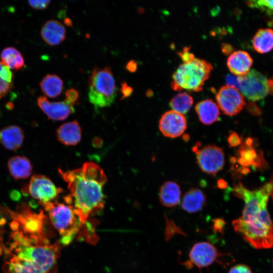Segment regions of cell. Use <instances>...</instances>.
Segmentation results:
<instances>
[{
	"mask_svg": "<svg viewBox=\"0 0 273 273\" xmlns=\"http://www.w3.org/2000/svg\"><path fill=\"white\" fill-rule=\"evenodd\" d=\"M252 63L251 57L244 51L234 52L227 60V66L230 71L235 75L238 76L247 74Z\"/></svg>",
	"mask_w": 273,
	"mask_h": 273,
	"instance_id": "cell-16",
	"label": "cell"
},
{
	"mask_svg": "<svg viewBox=\"0 0 273 273\" xmlns=\"http://www.w3.org/2000/svg\"><path fill=\"white\" fill-rule=\"evenodd\" d=\"M16 255L29 259L35 263L43 273H54L57 270V260L60 254V244L50 242L23 245H12Z\"/></svg>",
	"mask_w": 273,
	"mask_h": 273,
	"instance_id": "cell-6",
	"label": "cell"
},
{
	"mask_svg": "<svg viewBox=\"0 0 273 273\" xmlns=\"http://www.w3.org/2000/svg\"><path fill=\"white\" fill-rule=\"evenodd\" d=\"M272 199H273V192L272 193Z\"/></svg>",
	"mask_w": 273,
	"mask_h": 273,
	"instance_id": "cell-44",
	"label": "cell"
},
{
	"mask_svg": "<svg viewBox=\"0 0 273 273\" xmlns=\"http://www.w3.org/2000/svg\"><path fill=\"white\" fill-rule=\"evenodd\" d=\"M9 273H43L32 261L14 256L8 263Z\"/></svg>",
	"mask_w": 273,
	"mask_h": 273,
	"instance_id": "cell-25",
	"label": "cell"
},
{
	"mask_svg": "<svg viewBox=\"0 0 273 273\" xmlns=\"http://www.w3.org/2000/svg\"><path fill=\"white\" fill-rule=\"evenodd\" d=\"M213 69L210 63L197 58L184 62L173 74L171 86L177 91L199 92Z\"/></svg>",
	"mask_w": 273,
	"mask_h": 273,
	"instance_id": "cell-3",
	"label": "cell"
},
{
	"mask_svg": "<svg viewBox=\"0 0 273 273\" xmlns=\"http://www.w3.org/2000/svg\"><path fill=\"white\" fill-rule=\"evenodd\" d=\"M40 86L46 96L55 98L61 94L63 82L57 75L49 74L42 78L40 82Z\"/></svg>",
	"mask_w": 273,
	"mask_h": 273,
	"instance_id": "cell-24",
	"label": "cell"
},
{
	"mask_svg": "<svg viewBox=\"0 0 273 273\" xmlns=\"http://www.w3.org/2000/svg\"><path fill=\"white\" fill-rule=\"evenodd\" d=\"M239 81L240 92L251 101L262 100L268 94V79L255 70L239 76Z\"/></svg>",
	"mask_w": 273,
	"mask_h": 273,
	"instance_id": "cell-8",
	"label": "cell"
},
{
	"mask_svg": "<svg viewBox=\"0 0 273 273\" xmlns=\"http://www.w3.org/2000/svg\"><path fill=\"white\" fill-rule=\"evenodd\" d=\"M268 94L273 95V78L268 79Z\"/></svg>",
	"mask_w": 273,
	"mask_h": 273,
	"instance_id": "cell-40",
	"label": "cell"
},
{
	"mask_svg": "<svg viewBox=\"0 0 273 273\" xmlns=\"http://www.w3.org/2000/svg\"><path fill=\"white\" fill-rule=\"evenodd\" d=\"M66 25H67V26H71L72 25V21L71 19H70L69 18H66L65 20V21H64Z\"/></svg>",
	"mask_w": 273,
	"mask_h": 273,
	"instance_id": "cell-43",
	"label": "cell"
},
{
	"mask_svg": "<svg viewBox=\"0 0 273 273\" xmlns=\"http://www.w3.org/2000/svg\"><path fill=\"white\" fill-rule=\"evenodd\" d=\"M11 198L14 200H18L20 198L19 193L16 192H12L11 195Z\"/></svg>",
	"mask_w": 273,
	"mask_h": 273,
	"instance_id": "cell-41",
	"label": "cell"
},
{
	"mask_svg": "<svg viewBox=\"0 0 273 273\" xmlns=\"http://www.w3.org/2000/svg\"><path fill=\"white\" fill-rule=\"evenodd\" d=\"M125 69L131 73L135 72L138 69L137 62L133 60L129 61L126 64Z\"/></svg>",
	"mask_w": 273,
	"mask_h": 273,
	"instance_id": "cell-38",
	"label": "cell"
},
{
	"mask_svg": "<svg viewBox=\"0 0 273 273\" xmlns=\"http://www.w3.org/2000/svg\"><path fill=\"white\" fill-rule=\"evenodd\" d=\"M190 48L185 47L178 55L184 62L188 61L195 58L194 55L189 52Z\"/></svg>",
	"mask_w": 273,
	"mask_h": 273,
	"instance_id": "cell-37",
	"label": "cell"
},
{
	"mask_svg": "<svg viewBox=\"0 0 273 273\" xmlns=\"http://www.w3.org/2000/svg\"><path fill=\"white\" fill-rule=\"evenodd\" d=\"M225 255L221 253L213 245L207 242L197 243L191 248L189 259L184 262L187 267H197L201 269L208 268L214 262L222 264V257Z\"/></svg>",
	"mask_w": 273,
	"mask_h": 273,
	"instance_id": "cell-7",
	"label": "cell"
},
{
	"mask_svg": "<svg viewBox=\"0 0 273 273\" xmlns=\"http://www.w3.org/2000/svg\"><path fill=\"white\" fill-rule=\"evenodd\" d=\"M133 92V88L129 85L126 82H122L121 84L120 93L122 94L120 100L129 97Z\"/></svg>",
	"mask_w": 273,
	"mask_h": 273,
	"instance_id": "cell-34",
	"label": "cell"
},
{
	"mask_svg": "<svg viewBox=\"0 0 273 273\" xmlns=\"http://www.w3.org/2000/svg\"><path fill=\"white\" fill-rule=\"evenodd\" d=\"M23 191L38 200L42 205L53 202L63 191L56 187L49 177L41 174L32 175L26 189Z\"/></svg>",
	"mask_w": 273,
	"mask_h": 273,
	"instance_id": "cell-9",
	"label": "cell"
},
{
	"mask_svg": "<svg viewBox=\"0 0 273 273\" xmlns=\"http://www.w3.org/2000/svg\"><path fill=\"white\" fill-rule=\"evenodd\" d=\"M1 58L2 62L10 69L20 70L24 66V60L21 53L14 47L4 49Z\"/></svg>",
	"mask_w": 273,
	"mask_h": 273,
	"instance_id": "cell-26",
	"label": "cell"
},
{
	"mask_svg": "<svg viewBox=\"0 0 273 273\" xmlns=\"http://www.w3.org/2000/svg\"><path fill=\"white\" fill-rule=\"evenodd\" d=\"M159 128L164 136L176 138L182 134L186 130L187 121L183 114L170 110L162 116L159 121Z\"/></svg>",
	"mask_w": 273,
	"mask_h": 273,
	"instance_id": "cell-13",
	"label": "cell"
},
{
	"mask_svg": "<svg viewBox=\"0 0 273 273\" xmlns=\"http://www.w3.org/2000/svg\"><path fill=\"white\" fill-rule=\"evenodd\" d=\"M216 99L223 114L233 116L239 113L246 105L243 95L238 89L224 85L218 91Z\"/></svg>",
	"mask_w": 273,
	"mask_h": 273,
	"instance_id": "cell-12",
	"label": "cell"
},
{
	"mask_svg": "<svg viewBox=\"0 0 273 273\" xmlns=\"http://www.w3.org/2000/svg\"><path fill=\"white\" fill-rule=\"evenodd\" d=\"M228 143L232 147L238 146L241 143V138L239 135L235 132L231 131L228 139Z\"/></svg>",
	"mask_w": 273,
	"mask_h": 273,
	"instance_id": "cell-36",
	"label": "cell"
},
{
	"mask_svg": "<svg viewBox=\"0 0 273 273\" xmlns=\"http://www.w3.org/2000/svg\"><path fill=\"white\" fill-rule=\"evenodd\" d=\"M79 96V94L77 89L74 88L69 89L65 93L66 98L64 101L70 106L73 107L77 103Z\"/></svg>",
	"mask_w": 273,
	"mask_h": 273,
	"instance_id": "cell-31",
	"label": "cell"
},
{
	"mask_svg": "<svg viewBox=\"0 0 273 273\" xmlns=\"http://www.w3.org/2000/svg\"><path fill=\"white\" fill-rule=\"evenodd\" d=\"M206 203L205 194L199 189L193 188L184 195L181 207L189 213H195L201 210Z\"/></svg>",
	"mask_w": 273,
	"mask_h": 273,
	"instance_id": "cell-21",
	"label": "cell"
},
{
	"mask_svg": "<svg viewBox=\"0 0 273 273\" xmlns=\"http://www.w3.org/2000/svg\"><path fill=\"white\" fill-rule=\"evenodd\" d=\"M13 86V73L7 66L0 61V99L4 97Z\"/></svg>",
	"mask_w": 273,
	"mask_h": 273,
	"instance_id": "cell-28",
	"label": "cell"
},
{
	"mask_svg": "<svg viewBox=\"0 0 273 273\" xmlns=\"http://www.w3.org/2000/svg\"><path fill=\"white\" fill-rule=\"evenodd\" d=\"M59 172L68 184L70 192L64 197L82 224L104 206L103 187L107 181L103 170L97 164L88 162L81 167Z\"/></svg>",
	"mask_w": 273,
	"mask_h": 273,
	"instance_id": "cell-1",
	"label": "cell"
},
{
	"mask_svg": "<svg viewBox=\"0 0 273 273\" xmlns=\"http://www.w3.org/2000/svg\"><path fill=\"white\" fill-rule=\"evenodd\" d=\"M180 195L181 191L178 185L171 181L164 183L159 193L160 202L167 207L176 206L180 201Z\"/></svg>",
	"mask_w": 273,
	"mask_h": 273,
	"instance_id": "cell-22",
	"label": "cell"
},
{
	"mask_svg": "<svg viewBox=\"0 0 273 273\" xmlns=\"http://www.w3.org/2000/svg\"><path fill=\"white\" fill-rule=\"evenodd\" d=\"M226 85L239 89V76H236L232 74H227L225 77Z\"/></svg>",
	"mask_w": 273,
	"mask_h": 273,
	"instance_id": "cell-33",
	"label": "cell"
},
{
	"mask_svg": "<svg viewBox=\"0 0 273 273\" xmlns=\"http://www.w3.org/2000/svg\"><path fill=\"white\" fill-rule=\"evenodd\" d=\"M232 224L235 231L252 247L257 249L273 247V223L267 210L242 214Z\"/></svg>",
	"mask_w": 273,
	"mask_h": 273,
	"instance_id": "cell-2",
	"label": "cell"
},
{
	"mask_svg": "<svg viewBox=\"0 0 273 273\" xmlns=\"http://www.w3.org/2000/svg\"><path fill=\"white\" fill-rule=\"evenodd\" d=\"M117 87L111 68L96 67L89 76L88 97L96 108L111 105L117 96Z\"/></svg>",
	"mask_w": 273,
	"mask_h": 273,
	"instance_id": "cell-5",
	"label": "cell"
},
{
	"mask_svg": "<svg viewBox=\"0 0 273 273\" xmlns=\"http://www.w3.org/2000/svg\"><path fill=\"white\" fill-rule=\"evenodd\" d=\"M37 102L41 110L52 120H65L74 112V108L64 101L51 102L46 97L41 96L37 99Z\"/></svg>",
	"mask_w": 273,
	"mask_h": 273,
	"instance_id": "cell-14",
	"label": "cell"
},
{
	"mask_svg": "<svg viewBox=\"0 0 273 273\" xmlns=\"http://www.w3.org/2000/svg\"><path fill=\"white\" fill-rule=\"evenodd\" d=\"M229 273H252L250 267L246 264H238L231 267Z\"/></svg>",
	"mask_w": 273,
	"mask_h": 273,
	"instance_id": "cell-32",
	"label": "cell"
},
{
	"mask_svg": "<svg viewBox=\"0 0 273 273\" xmlns=\"http://www.w3.org/2000/svg\"><path fill=\"white\" fill-rule=\"evenodd\" d=\"M238 162L242 165L247 166L255 164L256 153L254 149L250 147H241Z\"/></svg>",
	"mask_w": 273,
	"mask_h": 273,
	"instance_id": "cell-29",
	"label": "cell"
},
{
	"mask_svg": "<svg viewBox=\"0 0 273 273\" xmlns=\"http://www.w3.org/2000/svg\"><path fill=\"white\" fill-rule=\"evenodd\" d=\"M252 44L254 50L259 53L269 52L273 49V30L259 29L252 39Z\"/></svg>",
	"mask_w": 273,
	"mask_h": 273,
	"instance_id": "cell-23",
	"label": "cell"
},
{
	"mask_svg": "<svg viewBox=\"0 0 273 273\" xmlns=\"http://www.w3.org/2000/svg\"><path fill=\"white\" fill-rule=\"evenodd\" d=\"M193 103L192 97L186 92L176 95L170 101V106L172 110L181 114L187 113Z\"/></svg>",
	"mask_w": 273,
	"mask_h": 273,
	"instance_id": "cell-27",
	"label": "cell"
},
{
	"mask_svg": "<svg viewBox=\"0 0 273 273\" xmlns=\"http://www.w3.org/2000/svg\"><path fill=\"white\" fill-rule=\"evenodd\" d=\"M42 206L48 213L51 222L61 236L60 244H69L84 225L73 207L66 203L57 201L49 202Z\"/></svg>",
	"mask_w": 273,
	"mask_h": 273,
	"instance_id": "cell-4",
	"label": "cell"
},
{
	"mask_svg": "<svg viewBox=\"0 0 273 273\" xmlns=\"http://www.w3.org/2000/svg\"><path fill=\"white\" fill-rule=\"evenodd\" d=\"M7 166L10 175L16 180L29 177L33 169L30 161L23 156L11 157L8 161Z\"/></svg>",
	"mask_w": 273,
	"mask_h": 273,
	"instance_id": "cell-18",
	"label": "cell"
},
{
	"mask_svg": "<svg viewBox=\"0 0 273 273\" xmlns=\"http://www.w3.org/2000/svg\"><path fill=\"white\" fill-rule=\"evenodd\" d=\"M40 34L43 40L50 46L61 43L66 38V29L59 21L51 20L47 21L41 28Z\"/></svg>",
	"mask_w": 273,
	"mask_h": 273,
	"instance_id": "cell-15",
	"label": "cell"
},
{
	"mask_svg": "<svg viewBox=\"0 0 273 273\" xmlns=\"http://www.w3.org/2000/svg\"><path fill=\"white\" fill-rule=\"evenodd\" d=\"M272 265H273V260H272Z\"/></svg>",
	"mask_w": 273,
	"mask_h": 273,
	"instance_id": "cell-45",
	"label": "cell"
},
{
	"mask_svg": "<svg viewBox=\"0 0 273 273\" xmlns=\"http://www.w3.org/2000/svg\"><path fill=\"white\" fill-rule=\"evenodd\" d=\"M24 139V132L17 125L8 126L0 130V143L7 150H18L22 146Z\"/></svg>",
	"mask_w": 273,
	"mask_h": 273,
	"instance_id": "cell-17",
	"label": "cell"
},
{
	"mask_svg": "<svg viewBox=\"0 0 273 273\" xmlns=\"http://www.w3.org/2000/svg\"><path fill=\"white\" fill-rule=\"evenodd\" d=\"M29 6L33 9L42 10L47 8L51 3L50 1H29Z\"/></svg>",
	"mask_w": 273,
	"mask_h": 273,
	"instance_id": "cell-35",
	"label": "cell"
},
{
	"mask_svg": "<svg viewBox=\"0 0 273 273\" xmlns=\"http://www.w3.org/2000/svg\"><path fill=\"white\" fill-rule=\"evenodd\" d=\"M195 110L200 121L205 125L211 124L219 119V108L211 99L203 100L197 103Z\"/></svg>",
	"mask_w": 273,
	"mask_h": 273,
	"instance_id": "cell-20",
	"label": "cell"
},
{
	"mask_svg": "<svg viewBox=\"0 0 273 273\" xmlns=\"http://www.w3.org/2000/svg\"><path fill=\"white\" fill-rule=\"evenodd\" d=\"M218 187L221 189L225 188L226 187V183L223 179H220L218 181Z\"/></svg>",
	"mask_w": 273,
	"mask_h": 273,
	"instance_id": "cell-42",
	"label": "cell"
},
{
	"mask_svg": "<svg viewBox=\"0 0 273 273\" xmlns=\"http://www.w3.org/2000/svg\"><path fill=\"white\" fill-rule=\"evenodd\" d=\"M221 50L225 55H229L233 53L234 48L230 44L222 43L221 44Z\"/></svg>",
	"mask_w": 273,
	"mask_h": 273,
	"instance_id": "cell-39",
	"label": "cell"
},
{
	"mask_svg": "<svg viewBox=\"0 0 273 273\" xmlns=\"http://www.w3.org/2000/svg\"><path fill=\"white\" fill-rule=\"evenodd\" d=\"M58 140L67 146L78 144L81 136V128L76 120L69 122L61 125L57 130Z\"/></svg>",
	"mask_w": 273,
	"mask_h": 273,
	"instance_id": "cell-19",
	"label": "cell"
},
{
	"mask_svg": "<svg viewBox=\"0 0 273 273\" xmlns=\"http://www.w3.org/2000/svg\"><path fill=\"white\" fill-rule=\"evenodd\" d=\"M247 5L251 8L260 9L268 15H273V1H251L247 2Z\"/></svg>",
	"mask_w": 273,
	"mask_h": 273,
	"instance_id": "cell-30",
	"label": "cell"
},
{
	"mask_svg": "<svg viewBox=\"0 0 273 273\" xmlns=\"http://www.w3.org/2000/svg\"><path fill=\"white\" fill-rule=\"evenodd\" d=\"M10 212L15 221H18L22 225L25 232L42 240L48 239L44 228L47 217L42 211L34 213L27 207L23 206L19 212Z\"/></svg>",
	"mask_w": 273,
	"mask_h": 273,
	"instance_id": "cell-11",
	"label": "cell"
},
{
	"mask_svg": "<svg viewBox=\"0 0 273 273\" xmlns=\"http://www.w3.org/2000/svg\"><path fill=\"white\" fill-rule=\"evenodd\" d=\"M193 151L196 154L198 164L203 172L214 175L222 169L224 156L220 147L208 145L199 149L196 146Z\"/></svg>",
	"mask_w": 273,
	"mask_h": 273,
	"instance_id": "cell-10",
	"label": "cell"
}]
</instances>
